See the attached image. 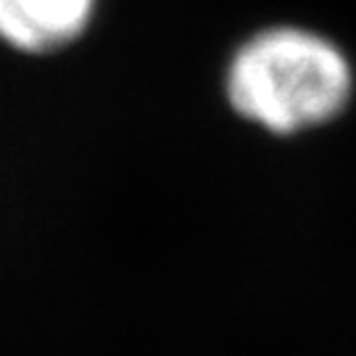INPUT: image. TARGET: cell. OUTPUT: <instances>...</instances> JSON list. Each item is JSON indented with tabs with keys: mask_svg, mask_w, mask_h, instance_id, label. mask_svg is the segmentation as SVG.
Segmentation results:
<instances>
[{
	"mask_svg": "<svg viewBox=\"0 0 356 356\" xmlns=\"http://www.w3.org/2000/svg\"><path fill=\"white\" fill-rule=\"evenodd\" d=\"M343 51L301 26H269L235 51L227 69L229 106L269 132L291 135L330 122L351 98Z\"/></svg>",
	"mask_w": 356,
	"mask_h": 356,
	"instance_id": "obj_1",
	"label": "cell"
},
{
	"mask_svg": "<svg viewBox=\"0 0 356 356\" xmlns=\"http://www.w3.org/2000/svg\"><path fill=\"white\" fill-rule=\"evenodd\" d=\"M95 0H0V38L26 53L64 48L88 26Z\"/></svg>",
	"mask_w": 356,
	"mask_h": 356,
	"instance_id": "obj_2",
	"label": "cell"
}]
</instances>
